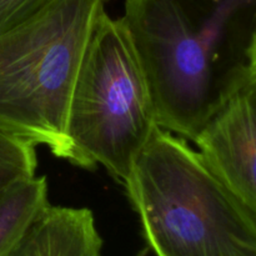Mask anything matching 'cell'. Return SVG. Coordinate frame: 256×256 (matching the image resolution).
I'll list each match as a JSON object with an SVG mask.
<instances>
[{
	"mask_svg": "<svg viewBox=\"0 0 256 256\" xmlns=\"http://www.w3.org/2000/svg\"><path fill=\"white\" fill-rule=\"evenodd\" d=\"M159 128L192 142L256 78L255 0H125Z\"/></svg>",
	"mask_w": 256,
	"mask_h": 256,
	"instance_id": "6da1fadb",
	"label": "cell"
},
{
	"mask_svg": "<svg viewBox=\"0 0 256 256\" xmlns=\"http://www.w3.org/2000/svg\"><path fill=\"white\" fill-rule=\"evenodd\" d=\"M155 256H256V212L158 126L124 184Z\"/></svg>",
	"mask_w": 256,
	"mask_h": 256,
	"instance_id": "7a4b0ae2",
	"label": "cell"
},
{
	"mask_svg": "<svg viewBox=\"0 0 256 256\" xmlns=\"http://www.w3.org/2000/svg\"><path fill=\"white\" fill-rule=\"evenodd\" d=\"M109 2L52 0L0 34V132L45 145L74 165L70 98L95 22Z\"/></svg>",
	"mask_w": 256,
	"mask_h": 256,
	"instance_id": "3957f363",
	"label": "cell"
},
{
	"mask_svg": "<svg viewBox=\"0 0 256 256\" xmlns=\"http://www.w3.org/2000/svg\"><path fill=\"white\" fill-rule=\"evenodd\" d=\"M158 126L126 25L105 10L95 22L70 98L68 135L74 165H102L124 185Z\"/></svg>",
	"mask_w": 256,
	"mask_h": 256,
	"instance_id": "277c9868",
	"label": "cell"
},
{
	"mask_svg": "<svg viewBox=\"0 0 256 256\" xmlns=\"http://www.w3.org/2000/svg\"><path fill=\"white\" fill-rule=\"evenodd\" d=\"M192 142L210 172L256 212V78L222 105Z\"/></svg>",
	"mask_w": 256,
	"mask_h": 256,
	"instance_id": "5b68a950",
	"label": "cell"
},
{
	"mask_svg": "<svg viewBox=\"0 0 256 256\" xmlns=\"http://www.w3.org/2000/svg\"><path fill=\"white\" fill-rule=\"evenodd\" d=\"M102 249L92 210L49 204L6 256H102Z\"/></svg>",
	"mask_w": 256,
	"mask_h": 256,
	"instance_id": "8992f818",
	"label": "cell"
},
{
	"mask_svg": "<svg viewBox=\"0 0 256 256\" xmlns=\"http://www.w3.org/2000/svg\"><path fill=\"white\" fill-rule=\"evenodd\" d=\"M49 204L45 176L34 175L0 189V256L12 252Z\"/></svg>",
	"mask_w": 256,
	"mask_h": 256,
	"instance_id": "52a82bcc",
	"label": "cell"
},
{
	"mask_svg": "<svg viewBox=\"0 0 256 256\" xmlns=\"http://www.w3.org/2000/svg\"><path fill=\"white\" fill-rule=\"evenodd\" d=\"M38 166L35 145L0 132V189L32 178Z\"/></svg>",
	"mask_w": 256,
	"mask_h": 256,
	"instance_id": "ba28073f",
	"label": "cell"
},
{
	"mask_svg": "<svg viewBox=\"0 0 256 256\" xmlns=\"http://www.w3.org/2000/svg\"><path fill=\"white\" fill-rule=\"evenodd\" d=\"M50 2L52 0H0V34L24 24Z\"/></svg>",
	"mask_w": 256,
	"mask_h": 256,
	"instance_id": "9c48e42d",
	"label": "cell"
}]
</instances>
